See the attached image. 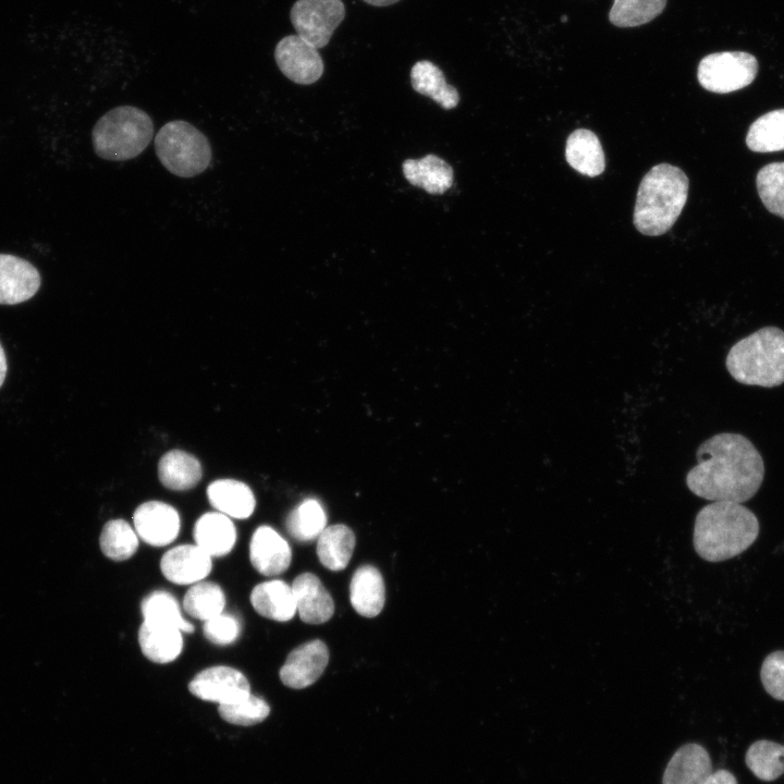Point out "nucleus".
Here are the masks:
<instances>
[{
	"label": "nucleus",
	"instance_id": "obj_1",
	"mask_svg": "<svg viewBox=\"0 0 784 784\" xmlns=\"http://www.w3.org/2000/svg\"><path fill=\"white\" fill-rule=\"evenodd\" d=\"M696 456L698 463L688 471L686 485L697 497L743 503L750 500L762 483V456L742 434H714L699 445Z\"/></svg>",
	"mask_w": 784,
	"mask_h": 784
},
{
	"label": "nucleus",
	"instance_id": "obj_2",
	"mask_svg": "<svg viewBox=\"0 0 784 784\" xmlns=\"http://www.w3.org/2000/svg\"><path fill=\"white\" fill-rule=\"evenodd\" d=\"M759 535L756 515L742 503L713 501L696 515L693 542L708 562H722L747 550Z\"/></svg>",
	"mask_w": 784,
	"mask_h": 784
},
{
	"label": "nucleus",
	"instance_id": "obj_3",
	"mask_svg": "<svg viewBox=\"0 0 784 784\" xmlns=\"http://www.w3.org/2000/svg\"><path fill=\"white\" fill-rule=\"evenodd\" d=\"M688 177L679 168L660 163L642 177L634 209V225L648 236L667 232L679 217L688 195Z\"/></svg>",
	"mask_w": 784,
	"mask_h": 784
},
{
	"label": "nucleus",
	"instance_id": "obj_4",
	"mask_svg": "<svg viewBox=\"0 0 784 784\" xmlns=\"http://www.w3.org/2000/svg\"><path fill=\"white\" fill-rule=\"evenodd\" d=\"M738 382L764 388L784 382V331L764 327L735 343L725 360Z\"/></svg>",
	"mask_w": 784,
	"mask_h": 784
},
{
	"label": "nucleus",
	"instance_id": "obj_5",
	"mask_svg": "<svg viewBox=\"0 0 784 784\" xmlns=\"http://www.w3.org/2000/svg\"><path fill=\"white\" fill-rule=\"evenodd\" d=\"M154 135V123L135 106H119L94 125L91 142L96 155L109 161H125L140 155Z\"/></svg>",
	"mask_w": 784,
	"mask_h": 784
},
{
	"label": "nucleus",
	"instance_id": "obj_6",
	"mask_svg": "<svg viewBox=\"0 0 784 784\" xmlns=\"http://www.w3.org/2000/svg\"><path fill=\"white\" fill-rule=\"evenodd\" d=\"M155 150L161 164L180 177L203 173L212 156L207 136L183 120H173L160 127L155 137Z\"/></svg>",
	"mask_w": 784,
	"mask_h": 784
},
{
	"label": "nucleus",
	"instance_id": "obj_7",
	"mask_svg": "<svg viewBox=\"0 0 784 784\" xmlns=\"http://www.w3.org/2000/svg\"><path fill=\"white\" fill-rule=\"evenodd\" d=\"M758 72L757 59L747 52H715L701 59L697 70L699 84L707 90L727 94L752 83Z\"/></svg>",
	"mask_w": 784,
	"mask_h": 784
},
{
	"label": "nucleus",
	"instance_id": "obj_8",
	"mask_svg": "<svg viewBox=\"0 0 784 784\" xmlns=\"http://www.w3.org/2000/svg\"><path fill=\"white\" fill-rule=\"evenodd\" d=\"M345 17L342 0H296L290 11L296 35L320 49Z\"/></svg>",
	"mask_w": 784,
	"mask_h": 784
},
{
	"label": "nucleus",
	"instance_id": "obj_9",
	"mask_svg": "<svg viewBox=\"0 0 784 784\" xmlns=\"http://www.w3.org/2000/svg\"><path fill=\"white\" fill-rule=\"evenodd\" d=\"M188 690L195 697L218 705H230L247 698L250 685L238 670L216 665L196 674L188 684Z\"/></svg>",
	"mask_w": 784,
	"mask_h": 784
},
{
	"label": "nucleus",
	"instance_id": "obj_10",
	"mask_svg": "<svg viewBox=\"0 0 784 784\" xmlns=\"http://www.w3.org/2000/svg\"><path fill=\"white\" fill-rule=\"evenodd\" d=\"M274 60L279 70L299 85L316 83L324 70L318 49L298 35H287L279 40L274 48Z\"/></svg>",
	"mask_w": 784,
	"mask_h": 784
},
{
	"label": "nucleus",
	"instance_id": "obj_11",
	"mask_svg": "<svg viewBox=\"0 0 784 784\" xmlns=\"http://www.w3.org/2000/svg\"><path fill=\"white\" fill-rule=\"evenodd\" d=\"M137 536L152 547H164L173 542L181 527L177 511L160 501H148L137 506L133 514Z\"/></svg>",
	"mask_w": 784,
	"mask_h": 784
},
{
	"label": "nucleus",
	"instance_id": "obj_12",
	"mask_svg": "<svg viewBox=\"0 0 784 784\" xmlns=\"http://www.w3.org/2000/svg\"><path fill=\"white\" fill-rule=\"evenodd\" d=\"M328 662L326 644L319 639L307 641L290 652L280 669V679L290 688H306L322 675Z\"/></svg>",
	"mask_w": 784,
	"mask_h": 784
},
{
	"label": "nucleus",
	"instance_id": "obj_13",
	"mask_svg": "<svg viewBox=\"0 0 784 784\" xmlns=\"http://www.w3.org/2000/svg\"><path fill=\"white\" fill-rule=\"evenodd\" d=\"M211 556L195 544H181L168 550L161 558L163 576L176 585H194L211 572Z\"/></svg>",
	"mask_w": 784,
	"mask_h": 784
},
{
	"label": "nucleus",
	"instance_id": "obj_14",
	"mask_svg": "<svg viewBox=\"0 0 784 784\" xmlns=\"http://www.w3.org/2000/svg\"><path fill=\"white\" fill-rule=\"evenodd\" d=\"M38 270L27 260L0 254V305H15L33 297L40 286Z\"/></svg>",
	"mask_w": 784,
	"mask_h": 784
},
{
	"label": "nucleus",
	"instance_id": "obj_15",
	"mask_svg": "<svg viewBox=\"0 0 784 784\" xmlns=\"http://www.w3.org/2000/svg\"><path fill=\"white\" fill-rule=\"evenodd\" d=\"M249 560L253 567L265 576L284 573L292 560L287 541L272 527L259 526L249 542Z\"/></svg>",
	"mask_w": 784,
	"mask_h": 784
},
{
	"label": "nucleus",
	"instance_id": "obj_16",
	"mask_svg": "<svg viewBox=\"0 0 784 784\" xmlns=\"http://www.w3.org/2000/svg\"><path fill=\"white\" fill-rule=\"evenodd\" d=\"M296 610L307 624H322L334 613V602L321 580L313 573H303L292 583Z\"/></svg>",
	"mask_w": 784,
	"mask_h": 784
},
{
	"label": "nucleus",
	"instance_id": "obj_17",
	"mask_svg": "<svg viewBox=\"0 0 784 784\" xmlns=\"http://www.w3.org/2000/svg\"><path fill=\"white\" fill-rule=\"evenodd\" d=\"M712 773L708 751L699 744L679 747L670 759L662 784H703Z\"/></svg>",
	"mask_w": 784,
	"mask_h": 784
},
{
	"label": "nucleus",
	"instance_id": "obj_18",
	"mask_svg": "<svg viewBox=\"0 0 784 784\" xmlns=\"http://www.w3.org/2000/svg\"><path fill=\"white\" fill-rule=\"evenodd\" d=\"M250 603L258 614L278 622L292 620L297 611L292 586L281 579L256 585Z\"/></svg>",
	"mask_w": 784,
	"mask_h": 784
},
{
	"label": "nucleus",
	"instance_id": "obj_19",
	"mask_svg": "<svg viewBox=\"0 0 784 784\" xmlns=\"http://www.w3.org/2000/svg\"><path fill=\"white\" fill-rule=\"evenodd\" d=\"M193 536L195 543L211 558L224 556L236 542V528L231 518L220 512L203 514L195 523Z\"/></svg>",
	"mask_w": 784,
	"mask_h": 784
},
{
	"label": "nucleus",
	"instance_id": "obj_20",
	"mask_svg": "<svg viewBox=\"0 0 784 784\" xmlns=\"http://www.w3.org/2000/svg\"><path fill=\"white\" fill-rule=\"evenodd\" d=\"M354 610L366 617L377 616L384 605L385 588L381 573L372 565L358 567L350 584Z\"/></svg>",
	"mask_w": 784,
	"mask_h": 784
},
{
	"label": "nucleus",
	"instance_id": "obj_21",
	"mask_svg": "<svg viewBox=\"0 0 784 784\" xmlns=\"http://www.w3.org/2000/svg\"><path fill=\"white\" fill-rule=\"evenodd\" d=\"M207 497L218 512L237 519L248 518L256 506L250 488L235 479L212 481L207 488Z\"/></svg>",
	"mask_w": 784,
	"mask_h": 784
},
{
	"label": "nucleus",
	"instance_id": "obj_22",
	"mask_svg": "<svg viewBox=\"0 0 784 784\" xmlns=\"http://www.w3.org/2000/svg\"><path fill=\"white\" fill-rule=\"evenodd\" d=\"M405 179L414 186L429 194L440 195L453 184L452 167L436 155H427L421 159H406L403 164Z\"/></svg>",
	"mask_w": 784,
	"mask_h": 784
},
{
	"label": "nucleus",
	"instance_id": "obj_23",
	"mask_svg": "<svg viewBox=\"0 0 784 784\" xmlns=\"http://www.w3.org/2000/svg\"><path fill=\"white\" fill-rule=\"evenodd\" d=\"M567 163L580 174L598 176L605 168L604 152L598 136L586 128L575 130L565 145Z\"/></svg>",
	"mask_w": 784,
	"mask_h": 784
},
{
	"label": "nucleus",
	"instance_id": "obj_24",
	"mask_svg": "<svg viewBox=\"0 0 784 784\" xmlns=\"http://www.w3.org/2000/svg\"><path fill=\"white\" fill-rule=\"evenodd\" d=\"M179 628L143 622L138 630V642L143 654L155 663H170L183 650V636Z\"/></svg>",
	"mask_w": 784,
	"mask_h": 784
},
{
	"label": "nucleus",
	"instance_id": "obj_25",
	"mask_svg": "<svg viewBox=\"0 0 784 784\" xmlns=\"http://www.w3.org/2000/svg\"><path fill=\"white\" fill-rule=\"evenodd\" d=\"M411 83L414 90L431 98L443 109H453L460 102L456 88L446 83L442 70L431 61H417L412 66Z\"/></svg>",
	"mask_w": 784,
	"mask_h": 784
},
{
	"label": "nucleus",
	"instance_id": "obj_26",
	"mask_svg": "<svg viewBox=\"0 0 784 784\" xmlns=\"http://www.w3.org/2000/svg\"><path fill=\"white\" fill-rule=\"evenodd\" d=\"M201 465L192 454L171 450L163 454L158 464L161 483L171 490L183 491L194 488L201 478Z\"/></svg>",
	"mask_w": 784,
	"mask_h": 784
},
{
	"label": "nucleus",
	"instance_id": "obj_27",
	"mask_svg": "<svg viewBox=\"0 0 784 784\" xmlns=\"http://www.w3.org/2000/svg\"><path fill=\"white\" fill-rule=\"evenodd\" d=\"M355 535L343 524L326 527L318 537L317 555L320 563L334 572L344 569L354 552Z\"/></svg>",
	"mask_w": 784,
	"mask_h": 784
},
{
	"label": "nucleus",
	"instance_id": "obj_28",
	"mask_svg": "<svg viewBox=\"0 0 784 784\" xmlns=\"http://www.w3.org/2000/svg\"><path fill=\"white\" fill-rule=\"evenodd\" d=\"M746 144L756 152L784 150V109L758 118L748 130Z\"/></svg>",
	"mask_w": 784,
	"mask_h": 784
},
{
	"label": "nucleus",
	"instance_id": "obj_29",
	"mask_svg": "<svg viewBox=\"0 0 784 784\" xmlns=\"http://www.w3.org/2000/svg\"><path fill=\"white\" fill-rule=\"evenodd\" d=\"M140 610L145 622L172 626L183 633H193L194 626L181 614L176 599L163 590H156L147 595Z\"/></svg>",
	"mask_w": 784,
	"mask_h": 784
},
{
	"label": "nucleus",
	"instance_id": "obj_30",
	"mask_svg": "<svg viewBox=\"0 0 784 784\" xmlns=\"http://www.w3.org/2000/svg\"><path fill=\"white\" fill-rule=\"evenodd\" d=\"M225 607L222 588L212 581H198L191 586L183 599L185 612L204 622L221 614Z\"/></svg>",
	"mask_w": 784,
	"mask_h": 784
},
{
	"label": "nucleus",
	"instance_id": "obj_31",
	"mask_svg": "<svg viewBox=\"0 0 784 784\" xmlns=\"http://www.w3.org/2000/svg\"><path fill=\"white\" fill-rule=\"evenodd\" d=\"M327 525L322 505L315 499H306L286 518L289 534L299 542L318 538Z\"/></svg>",
	"mask_w": 784,
	"mask_h": 784
},
{
	"label": "nucleus",
	"instance_id": "obj_32",
	"mask_svg": "<svg viewBox=\"0 0 784 784\" xmlns=\"http://www.w3.org/2000/svg\"><path fill=\"white\" fill-rule=\"evenodd\" d=\"M745 761L749 770L762 781H774L784 773V745L760 739L748 748Z\"/></svg>",
	"mask_w": 784,
	"mask_h": 784
},
{
	"label": "nucleus",
	"instance_id": "obj_33",
	"mask_svg": "<svg viewBox=\"0 0 784 784\" xmlns=\"http://www.w3.org/2000/svg\"><path fill=\"white\" fill-rule=\"evenodd\" d=\"M99 544L107 558L120 562L135 554L138 536L126 520L111 519L102 527Z\"/></svg>",
	"mask_w": 784,
	"mask_h": 784
},
{
	"label": "nucleus",
	"instance_id": "obj_34",
	"mask_svg": "<svg viewBox=\"0 0 784 784\" xmlns=\"http://www.w3.org/2000/svg\"><path fill=\"white\" fill-rule=\"evenodd\" d=\"M667 0H614L609 21L614 26L626 28L647 24L660 15Z\"/></svg>",
	"mask_w": 784,
	"mask_h": 784
},
{
	"label": "nucleus",
	"instance_id": "obj_35",
	"mask_svg": "<svg viewBox=\"0 0 784 784\" xmlns=\"http://www.w3.org/2000/svg\"><path fill=\"white\" fill-rule=\"evenodd\" d=\"M756 184L764 207L784 219V162H773L761 168Z\"/></svg>",
	"mask_w": 784,
	"mask_h": 784
},
{
	"label": "nucleus",
	"instance_id": "obj_36",
	"mask_svg": "<svg viewBox=\"0 0 784 784\" xmlns=\"http://www.w3.org/2000/svg\"><path fill=\"white\" fill-rule=\"evenodd\" d=\"M218 712L231 724L249 726L262 722L269 715L270 707L265 699L250 694L241 701L219 705Z\"/></svg>",
	"mask_w": 784,
	"mask_h": 784
},
{
	"label": "nucleus",
	"instance_id": "obj_37",
	"mask_svg": "<svg viewBox=\"0 0 784 784\" xmlns=\"http://www.w3.org/2000/svg\"><path fill=\"white\" fill-rule=\"evenodd\" d=\"M760 678L771 697L784 701V650L767 656L761 665Z\"/></svg>",
	"mask_w": 784,
	"mask_h": 784
},
{
	"label": "nucleus",
	"instance_id": "obj_38",
	"mask_svg": "<svg viewBox=\"0 0 784 784\" xmlns=\"http://www.w3.org/2000/svg\"><path fill=\"white\" fill-rule=\"evenodd\" d=\"M203 632L212 644L226 646L234 642L241 633L238 618L229 613H221L205 622Z\"/></svg>",
	"mask_w": 784,
	"mask_h": 784
},
{
	"label": "nucleus",
	"instance_id": "obj_39",
	"mask_svg": "<svg viewBox=\"0 0 784 784\" xmlns=\"http://www.w3.org/2000/svg\"><path fill=\"white\" fill-rule=\"evenodd\" d=\"M703 784H738L735 776L727 770L712 772Z\"/></svg>",
	"mask_w": 784,
	"mask_h": 784
},
{
	"label": "nucleus",
	"instance_id": "obj_40",
	"mask_svg": "<svg viewBox=\"0 0 784 784\" xmlns=\"http://www.w3.org/2000/svg\"><path fill=\"white\" fill-rule=\"evenodd\" d=\"M7 369H8V366H7L5 354H4V351H3V348H2V346H1V344H0V387L2 385V383H3L4 379H5Z\"/></svg>",
	"mask_w": 784,
	"mask_h": 784
},
{
	"label": "nucleus",
	"instance_id": "obj_41",
	"mask_svg": "<svg viewBox=\"0 0 784 784\" xmlns=\"http://www.w3.org/2000/svg\"><path fill=\"white\" fill-rule=\"evenodd\" d=\"M364 2L375 7H388L399 2L400 0H363Z\"/></svg>",
	"mask_w": 784,
	"mask_h": 784
}]
</instances>
